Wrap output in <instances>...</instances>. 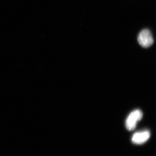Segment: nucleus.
Listing matches in <instances>:
<instances>
[{
    "mask_svg": "<svg viewBox=\"0 0 156 156\" xmlns=\"http://www.w3.org/2000/svg\"><path fill=\"white\" fill-rule=\"evenodd\" d=\"M150 136V133L148 131L136 132L132 136V142L136 144H141L146 142Z\"/></svg>",
    "mask_w": 156,
    "mask_h": 156,
    "instance_id": "3",
    "label": "nucleus"
},
{
    "mask_svg": "<svg viewBox=\"0 0 156 156\" xmlns=\"http://www.w3.org/2000/svg\"><path fill=\"white\" fill-rule=\"evenodd\" d=\"M143 113L139 109L131 112L126 120V127L129 131H132L136 128V123L141 119Z\"/></svg>",
    "mask_w": 156,
    "mask_h": 156,
    "instance_id": "1",
    "label": "nucleus"
},
{
    "mask_svg": "<svg viewBox=\"0 0 156 156\" xmlns=\"http://www.w3.org/2000/svg\"><path fill=\"white\" fill-rule=\"evenodd\" d=\"M137 41L140 46L144 48L151 47L154 43V39L150 31L148 29L143 30L140 33L137 37Z\"/></svg>",
    "mask_w": 156,
    "mask_h": 156,
    "instance_id": "2",
    "label": "nucleus"
}]
</instances>
